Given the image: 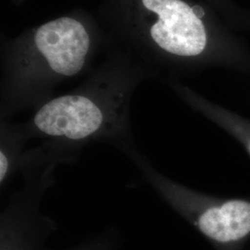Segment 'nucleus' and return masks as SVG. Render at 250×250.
Here are the masks:
<instances>
[{
  "mask_svg": "<svg viewBox=\"0 0 250 250\" xmlns=\"http://www.w3.org/2000/svg\"><path fill=\"white\" fill-rule=\"evenodd\" d=\"M112 45L99 17L83 9L1 36L0 120L40 107L60 84L86 75L99 52Z\"/></svg>",
  "mask_w": 250,
  "mask_h": 250,
  "instance_id": "nucleus-1",
  "label": "nucleus"
},
{
  "mask_svg": "<svg viewBox=\"0 0 250 250\" xmlns=\"http://www.w3.org/2000/svg\"><path fill=\"white\" fill-rule=\"evenodd\" d=\"M154 73L113 45L106 59L80 84L53 97L22 123L29 137L72 144L81 147L107 143L125 152L136 146L131 103L138 86Z\"/></svg>",
  "mask_w": 250,
  "mask_h": 250,
  "instance_id": "nucleus-2",
  "label": "nucleus"
},
{
  "mask_svg": "<svg viewBox=\"0 0 250 250\" xmlns=\"http://www.w3.org/2000/svg\"><path fill=\"white\" fill-rule=\"evenodd\" d=\"M205 14L186 0H101L98 17L112 44L155 74L162 63L206 53Z\"/></svg>",
  "mask_w": 250,
  "mask_h": 250,
  "instance_id": "nucleus-3",
  "label": "nucleus"
},
{
  "mask_svg": "<svg viewBox=\"0 0 250 250\" xmlns=\"http://www.w3.org/2000/svg\"><path fill=\"white\" fill-rule=\"evenodd\" d=\"M144 180L182 216L208 238L226 244L250 233V201L223 199L195 191L163 175L138 146L125 153Z\"/></svg>",
  "mask_w": 250,
  "mask_h": 250,
  "instance_id": "nucleus-4",
  "label": "nucleus"
},
{
  "mask_svg": "<svg viewBox=\"0 0 250 250\" xmlns=\"http://www.w3.org/2000/svg\"><path fill=\"white\" fill-rule=\"evenodd\" d=\"M31 140L22 123L0 120V186L3 189L17 172Z\"/></svg>",
  "mask_w": 250,
  "mask_h": 250,
  "instance_id": "nucleus-5",
  "label": "nucleus"
},
{
  "mask_svg": "<svg viewBox=\"0 0 250 250\" xmlns=\"http://www.w3.org/2000/svg\"><path fill=\"white\" fill-rule=\"evenodd\" d=\"M210 117L212 120L225 129L238 143L241 145L248 152L250 157V125L242 123L234 120H227L225 117L218 116L213 113H206Z\"/></svg>",
  "mask_w": 250,
  "mask_h": 250,
  "instance_id": "nucleus-6",
  "label": "nucleus"
},
{
  "mask_svg": "<svg viewBox=\"0 0 250 250\" xmlns=\"http://www.w3.org/2000/svg\"><path fill=\"white\" fill-rule=\"evenodd\" d=\"M11 3L16 6V7H21V5H23V3L26 1V0H10Z\"/></svg>",
  "mask_w": 250,
  "mask_h": 250,
  "instance_id": "nucleus-7",
  "label": "nucleus"
}]
</instances>
